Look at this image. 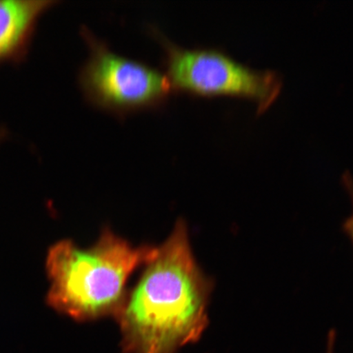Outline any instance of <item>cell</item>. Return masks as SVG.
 Here are the masks:
<instances>
[{"label":"cell","instance_id":"cell-5","mask_svg":"<svg viewBox=\"0 0 353 353\" xmlns=\"http://www.w3.org/2000/svg\"><path fill=\"white\" fill-rule=\"evenodd\" d=\"M56 0H0V64L26 59L41 17Z\"/></svg>","mask_w":353,"mask_h":353},{"label":"cell","instance_id":"cell-4","mask_svg":"<svg viewBox=\"0 0 353 353\" xmlns=\"http://www.w3.org/2000/svg\"><path fill=\"white\" fill-rule=\"evenodd\" d=\"M81 34L90 54L79 70V83L92 105L125 116L162 107L173 94L165 74L117 54L86 26H83Z\"/></svg>","mask_w":353,"mask_h":353},{"label":"cell","instance_id":"cell-8","mask_svg":"<svg viewBox=\"0 0 353 353\" xmlns=\"http://www.w3.org/2000/svg\"><path fill=\"white\" fill-rule=\"evenodd\" d=\"M4 139H6V132H4L3 128L0 126V143H2Z\"/></svg>","mask_w":353,"mask_h":353},{"label":"cell","instance_id":"cell-3","mask_svg":"<svg viewBox=\"0 0 353 353\" xmlns=\"http://www.w3.org/2000/svg\"><path fill=\"white\" fill-rule=\"evenodd\" d=\"M152 33L164 48L165 74L174 92L245 97L257 103L259 113L280 94L282 79L273 70L251 68L216 48L180 47L157 29Z\"/></svg>","mask_w":353,"mask_h":353},{"label":"cell","instance_id":"cell-6","mask_svg":"<svg viewBox=\"0 0 353 353\" xmlns=\"http://www.w3.org/2000/svg\"><path fill=\"white\" fill-rule=\"evenodd\" d=\"M334 337L333 335L330 338V341L328 343L327 352L326 353H334Z\"/></svg>","mask_w":353,"mask_h":353},{"label":"cell","instance_id":"cell-1","mask_svg":"<svg viewBox=\"0 0 353 353\" xmlns=\"http://www.w3.org/2000/svg\"><path fill=\"white\" fill-rule=\"evenodd\" d=\"M144 266L114 316L123 353H176L197 341L209 322L210 282L194 259L183 220Z\"/></svg>","mask_w":353,"mask_h":353},{"label":"cell","instance_id":"cell-7","mask_svg":"<svg viewBox=\"0 0 353 353\" xmlns=\"http://www.w3.org/2000/svg\"><path fill=\"white\" fill-rule=\"evenodd\" d=\"M347 228L348 230H350V232H351V235L353 237V215L351 219L348 221Z\"/></svg>","mask_w":353,"mask_h":353},{"label":"cell","instance_id":"cell-2","mask_svg":"<svg viewBox=\"0 0 353 353\" xmlns=\"http://www.w3.org/2000/svg\"><path fill=\"white\" fill-rule=\"evenodd\" d=\"M156 250L134 246L109 229L90 248L68 240L56 243L46 257L48 305L78 321L116 316L126 297L128 280Z\"/></svg>","mask_w":353,"mask_h":353}]
</instances>
